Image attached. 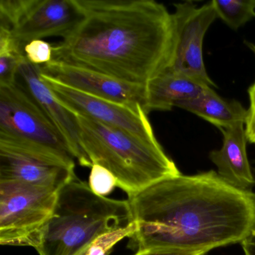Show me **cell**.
Wrapping results in <instances>:
<instances>
[{
    "instance_id": "6da1fadb",
    "label": "cell",
    "mask_w": 255,
    "mask_h": 255,
    "mask_svg": "<svg viewBox=\"0 0 255 255\" xmlns=\"http://www.w3.org/2000/svg\"><path fill=\"white\" fill-rule=\"evenodd\" d=\"M135 232L129 247L207 253L241 243L255 223V192L229 184L216 171L160 180L128 196Z\"/></svg>"
},
{
    "instance_id": "7a4b0ae2",
    "label": "cell",
    "mask_w": 255,
    "mask_h": 255,
    "mask_svg": "<svg viewBox=\"0 0 255 255\" xmlns=\"http://www.w3.org/2000/svg\"><path fill=\"white\" fill-rule=\"evenodd\" d=\"M83 21L53 47L52 60L146 86L172 67L173 14L153 0H78Z\"/></svg>"
},
{
    "instance_id": "3957f363",
    "label": "cell",
    "mask_w": 255,
    "mask_h": 255,
    "mask_svg": "<svg viewBox=\"0 0 255 255\" xmlns=\"http://www.w3.org/2000/svg\"><path fill=\"white\" fill-rule=\"evenodd\" d=\"M132 222L128 200L99 196L77 177L58 192L35 249L39 255H83L97 238Z\"/></svg>"
},
{
    "instance_id": "277c9868",
    "label": "cell",
    "mask_w": 255,
    "mask_h": 255,
    "mask_svg": "<svg viewBox=\"0 0 255 255\" xmlns=\"http://www.w3.org/2000/svg\"><path fill=\"white\" fill-rule=\"evenodd\" d=\"M76 116L85 155L92 165L98 164L111 171L117 187L128 196L181 174L159 143L147 142L115 127Z\"/></svg>"
},
{
    "instance_id": "5b68a950",
    "label": "cell",
    "mask_w": 255,
    "mask_h": 255,
    "mask_svg": "<svg viewBox=\"0 0 255 255\" xmlns=\"http://www.w3.org/2000/svg\"><path fill=\"white\" fill-rule=\"evenodd\" d=\"M0 148L75 168L59 131L17 82L0 86Z\"/></svg>"
},
{
    "instance_id": "8992f818",
    "label": "cell",
    "mask_w": 255,
    "mask_h": 255,
    "mask_svg": "<svg viewBox=\"0 0 255 255\" xmlns=\"http://www.w3.org/2000/svg\"><path fill=\"white\" fill-rule=\"evenodd\" d=\"M58 192L0 180V243L36 249L54 211Z\"/></svg>"
},
{
    "instance_id": "52a82bcc",
    "label": "cell",
    "mask_w": 255,
    "mask_h": 255,
    "mask_svg": "<svg viewBox=\"0 0 255 255\" xmlns=\"http://www.w3.org/2000/svg\"><path fill=\"white\" fill-rule=\"evenodd\" d=\"M78 0H1L0 27L24 47L34 40L65 38L83 21Z\"/></svg>"
},
{
    "instance_id": "ba28073f",
    "label": "cell",
    "mask_w": 255,
    "mask_h": 255,
    "mask_svg": "<svg viewBox=\"0 0 255 255\" xmlns=\"http://www.w3.org/2000/svg\"><path fill=\"white\" fill-rule=\"evenodd\" d=\"M173 13L177 44L172 67L169 71L183 74L205 86L218 88L207 74L203 58L204 38L217 18L212 1L198 7L193 2L174 4Z\"/></svg>"
},
{
    "instance_id": "9c48e42d",
    "label": "cell",
    "mask_w": 255,
    "mask_h": 255,
    "mask_svg": "<svg viewBox=\"0 0 255 255\" xmlns=\"http://www.w3.org/2000/svg\"><path fill=\"white\" fill-rule=\"evenodd\" d=\"M41 77L58 101L74 114L119 128L143 141L159 144L144 110H134L76 90L42 74Z\"/></svg>"
},
{
    "instance_id": "30bf717a",
    "label": "cell",
    "mask_w": 255,
    "mask_h": 255,
    "mask_svg": "<svg viewBox=\"0 0 255 255\" xmlns=\"http://www.w3.org/2000/svg\"><path fill=\"white\" fill-rule=\"evenodd\" d=\"M41 74L88 95L145 112L146 86L125 83L97 71L55 60L41 65Z\"/></svg>"
},
{
    "instance_id": "8fae6325",
    "label": "cell",
    "mask_w": 255,
    "mask_h": 255,
    "mask_svg": "<svg viewBox=\"0 0 255 255\" xmlns=\"http://www.w3.org/2000/svg\"><path fill=\"white\" fill-rule=\"evenodd\" d=\"M16 82L54 125L80 165L92 168L80 146L77 116L64 107L41 77V65H34L25 58L19 67Z\"/></svg>"
},
{
    "instance_id": "7c38bea8",
    "label": "cell",
    "mask_w": 255,
    "mask_h": 255,
    "mask_svg": "<svg viewBox=\"0 0 255 255\" xmlns=\"http://www.w3.org/2000/svg\"><path fill=\"white\" fill-rule=\"evenodd\" d=\"M75 178L74 168L26 153L0 148V180H14L59 192Z\"/></svg>"
},
{
    "instance_id": "4fadbf2b",
    "label": "cell",
    "mask_w": 255,
    "mask_h": 255,
    "mask_svg": "<svg viewBox=\"0 0 255 255\" xmlns=\"http://www.w3.org/2000/svg\"><path fill=\"white\" fill-rule=\"evenodd\" d=\"M223 142L219 150L210 153V159L217 167L222 179L237 189L252 191L255 186V177L248 158V138L245 122L220 129Z\"/></svg>"
},
{
    "instance_id": "5bb4252c",
    "label": "cell",
    "mask_w": 255,
    "mask_h": 255,
    "mask_svg": "<svg viewBox=\"0 0 255 255\" xmlns=\"http://www.w3.org/2000/svg\"><path fill=\"white\" fill-rule=\"evenodd\" d=\"M207 87L183 74L166 71L146 85V113L170 111L180 103L197 98Z\"/></svg>"
},
{
    "instance_id": "9a60e30c",
    "label": "cell",
    "mask_w": 255,
    "mask_h": 255,
    "mask_svg": "<svg viewBox=\"0 0 255 255\" xmlns=\"http://www.w3.org/2000/svg\"><path fill=\"white\" fill-rule=\"evenodd\" d=\"M176 107L196 115L219 129L231 128L239 122L246 123L247 116V110L240 102L223 99L211 87H207L197 98L180 103Z\"/></svg>"
},
{
    "instance_id": "2e32d148",
    "label": "cell",
    "mask_w": 255,
    "mask_h": 255,
    "mask_svg": "<svg viewBox=\"0 0 255 255\" xmlns=\"http://www.w3.org/2000/svg\"><path fill=\"white\" fill-rule=\"evenodd\" d=\"M25 58L24 48L9 30L0 27V86L15 83L19 67Z\"/></svg>"
},
{
    "instance_id": "e0dca14e",
    "label": "cell",
    "mask_w": 255,
    "mask_h": 255,
    "mask_svg": "<svg viewBox=\"0 0 255 255\" xmlns=\"http://www.w3.org/2000/svg\"><path fill=\"white\" fill-rule=\"evenodd\" d=\"M212 2L217 17L234 30L255 18V0H213Z\"/></svg>"
},
{
    "instance_id": "ac0fdd59",
    "label": "cell",
    "mask_w": 255,
    "mask_h": 255,
    "mask_svg": "<svg viewBox=\"0 0 255 255\" xmlns=\"http://www.w3.org/2000/svg\"><path fill=\"white\" fill-rule=\"evenodd\" d=\"M135 230V224L132 222L123 228L103 234L92 243L86 255H109L116 245L126 237L129 238Z\"/></svg>"
},
{
    "instance_id": "d6986e66",
    "label": "cell",
    "mask_w": 255,
    "mask_h": 255,
    "mask_svg": "<svg viewBox=\"0 0 255 255\" xmlns=\"http://www.w3.org/2000/svg\"><path fill=\"white\" fill-rule=\"evenodd\" d=\"M88 184L94 193L107 197L117 187V180L111 171L102 165L94 164L91 168Z\"/></svg>"
},
{
    "instance_id": "ffe728a7",
    "label": "cell",
    "mask_w": 255,
    "mask_h": 255,
    "mask_svg": "<svg viewBox=\"0 0 255 255\" xmlns=\"http://www.w3.org/2000/svg\"><path fill=\"white\" fill-rule=\"evenodd\" d=\"M53 47L43 40H34L24 47L26 59L31 63L43 65L53 59Z\"/></svg>"
},
{
    "instance_id": "44dd1931",
    "label": "cell",
    "mask_w": 255,
    "mask_h": 255,
    "mask_svg": "<svg viewBox=\"0 0 255 255\" xmlns=\"http://www.w3.org/2000/svg\"><path fill=\"white\" fill-rule=\"evenodd\" d=\"M245 44L255 56V44L249 41H245ZM248 93L249 107L247 110L245 127L248 141L252 144H255V82L249 87Z\"/></svg>"
},
{
    "instance_id": "7402d4cb",
    "label": "cell",
    "mask_w": 255,
    "mask_h": 255,
    "mask_svg": "<svg viewBox=\"0 0 255 255\" xmlns=\"http://www.w3.org/2000/svg\"><path fill=\"white\" fill-rule=\"evenodd\" d=\"M205 252L192 251L167 250V249H150L137 252L134 255H204Z\"/></svg>"
},
{
    "instance_id": "603a6c76",
    "label": "cell",
    "mask_w": 255,
    "mask_h": 255,
    "mask_svg": "<svg viewBox=\"0 0 255 255\" xmlns=\"http://www.w3.org/2000/svg\"><path fill=\"white\" fill-rule=\"evenodd\" d=\"M245 255H255V223L247 237L241 242Z\"/></svg>"
},
{
    "instance_id": "cb8c5ba5",
    "label": "cell",
    "mask_w": 255,
    "mask_h": 255,
    "mask_svg": "<svg viewBox=\"0 0 255 255\" xmlns=\"http://www.w3.org/2000/svg\"><path fill=\"white\" fill-rule=\"evenodd\" d=\"M86 254H84V255H86Z\"/></svg>"
}]
</instances>
